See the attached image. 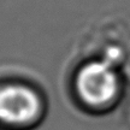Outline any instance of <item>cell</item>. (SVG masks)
Wrapping results in <instances>:
<instances>
[{"mask_svg": "<svg viewBox=\"0 0 130 130\" xmlns=\"http://www.w3.org/2000/svg\"><path fill=\"white\" fill-rule=\"evenodd\" d=\"M43 112V96L32 84L22 81L0 84V124L28 129L41 121Z\"/></svg>", "mask_w": 130, "mask_h": 130, "instance_id": "obj_1", "label": "cell"}, {"mask_svg": "<svg viewBox=\"0 0 130 130\" xmlns=\"http://www.w3.org/2000/svg\"><path fill=\"white\" fill-rule=\"evenodd\" d=\"M74 89L84 106L92 110H104L118 99L121 79L108 63L90 60L77 70Z\"/></svg>", "mask_w": 130, "mask_h": 130, "instance_id": "obj_2", "label": "cell"}]
</instances>
